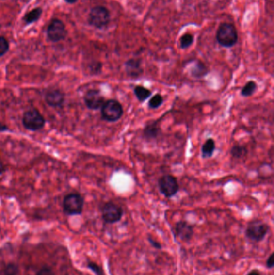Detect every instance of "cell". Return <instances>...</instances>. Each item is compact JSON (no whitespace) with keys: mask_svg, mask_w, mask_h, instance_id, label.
Segmentation results:
<instances>
[{"mask_svg":"<svg viewBox=\"0 0 274 275\" xmlns=\"http://www.w3.org/2000/svg\"><path fill=\"white\" fill-rule=\"evenodd\" d=\"M101 118L108 122H116L123 116L124 110L122 104L115 99L105 101L101 108Z\"/></svg>","mask_w":274,"mask_h":275,"instance_id":"6da1fadb","label":"cell"},{"mask_svg":"<svg viewBox=\"0 0 274 275\" xmlns=\"http://www.w3.org/2000/svg\"><path fill=\"white\" fill-rule=\"evenodd\" d=\"M216 40L223 47H233L238 40L237 29L231 24H221L216 33Z\"/></svg>","mask_w":274,"mask_h":275,"instance_id":"7a4b0ae2","label":"cell"},{"mask_svg":"<svg viewBox=\"0 0 274 275\" xmlns=\"http://www.w3.org/2000/svg\"><path fill=\"white\" fill-rule=\"evenodd\" d=\"M84 200L79 193H70L64 198L63 210L68 216H76L82 213Z\"/></svg>","mask_w":274,"mask_h":275,"instance_id":"3957f363","label":"cell"},{"mask_svg":"<svg viewBox=\"0 0 274 275\" xmlns=\"http://www.w3.org/2000/svg\"><path fill=\"white\" fill-rule=\"evenodd\" d=\"M22 122L25 129L30 131H38L43 129L45 126L44 116L36 109H30L25 111Z\"/></svg>","mask_w":274,"mask_h":275,"instance_id":"277c9868","label":"cell"},{"mask_svg":"<svg viewBox=\"0 0 274 275\" xmlns=\"http://www.w3.org/2000/svg\"><path fill=\"white\" fill-rule=\"evenodd\" d=\"M269 229V226L263 221L259 220L251 221L247 226L245 235L252 242L260 243L261 241L264 240L265 236L267 235Z\"/></svg>","mask_w":274,"mask_h":275,"instance_id":"5b68a950","label":"cell"},{"mask_svg":"<svg viewBox=\"0 0 274 275\" xmlns=\"http://www.w3.org/2000/svg\"><path fill=\"white\" fill-rule=\"evenodd\" d=\"M158 188L165 197L171 198L179 191L178 180L172 175L167 174L160 177L158 180Z\"/></svg>","mask_w":274,"mask_h":275,"instance_id":"8992f818","label":"cell"},{"mask_svg":"<svg viewBox=\"0 0 274 275\" xmlns=\"http://www.w3.org/2000/svg\"><path fill=\"white\" fill-rule=\"evenodd\" d=\"M110 21V14L106 7L97 6L91 10L89 13V23L96 29H103Z\"/></svg>","mask_w":274,"mask_h":275,"instance_id":"52a82bcc","label":"cell"},{"mask_svg":"<svg viewBox=\"0 0 274 275\" xmlns=\"http://www.w3.org/2000/svg\"><path fill=\"white\" fill-rule=\"evenodd\" d=\"M124 211L120 205L115 203L107 202L101 208V216L106 224H115L122 220Z\"/></svg>","mask_w":274,"mask_h":275,"instance_id":"ba28073f","label":"cell"},{"mask_svg":"<svg viewBox=\"0 0 274 275\" xmlns=\"http://www.w3.org/2000/svg\"><path fill=\"white\" fill-rule=\"evenodd\" d=\"M68 35L63 22L59 19H53L47 29V35L52 42H59L64 40Z\"/></svg>","mask_w":274,"mask_h":275,"instance_id":"9c48e42d","label":"cell"},{"mask_svg":"<svg viewBox=\"0 0 274 275\" xmlns=\"http://www.w3.org/2000/svg\"><path fill=\"white\" fill-rule=\"evenodd\" d=\"M84 101L87 108L92 111H97L101 108L105 103V97L98 90H89L85 93Z\"/></svg>","mask_w":274,"mask_h":275,"instance_id":"30bf717a","label":"cell"},{"mask_svg":"<svg viewBox=\"0 0 274 275\" xmlns=\"http://www.w3.org/2000/svg\"><path fill=\"white\" fill-rule=\"evenodd\" d=\"M175 232L176 237L182 242L188 243L194 235V227L188 221H180L176 223Z\"/></svg>","mask_w":274,"mask_h":275,"instance_id":"8fae6325","label":"cell"},{"mask_svg":"<svg viewBox=\"0 0 274 275\" xmlns=\"http://www.w3.org/2000/svg\"><path fill=\"white\" fill-rule=\"evenodd\" d=\"M45 100L49 106L59 108L62 107L65 101V95L60 90H51L45 94Z\"/></svg>","mask_w":274,"mask_h":275,"instance_id":"7c38bea8","label":"cell"},{"mask_svg":"<svg viewBox=\"0 0 274 275\" xmlns=\"http://www.w3.org/2000/svg\"><path fill=\"white\" fill-rule=\"evenodd\" d=\"M162 129L159 125V121H151L145 125L143 128V136L146 141L155 140L160 137Z\"/></svg>","mask_w":274,"mask_h":275,"instance_id":"4fadbf2b","label":"cell"},{"mask_svg":"<svg viewBox=\"0 0 274 275\" xmlns=\"http://www.w3.org/2000/svg\"><path fill=\"white\" fill-rule=\"evenodd\" d=\"M125 70L129 78H138L143 73L142 60L132 58L125 63Z\"/></svg>","mask_w":274,"mask_h":275,"instance_id":"5bb4252c","label":"cell"},{"mask_svg":"<svg viewBox=\"0 0 274 275\" xmlns=\"http://www.w3.org/2000/svg\"><path fill=\"white\" fill-rule=\"evenodd\" d=\"M191 76L194 79H201L206 77L209 70L205 64L201 61H197L193 67L191 68Z\"/></svg>","mask_w":274,"mask_h":275,"instance_id":"9a60e30c","label":"cell"},{"mask_svg":"<svg viewBox=\"0 0 274 275\" xmlns=\"http://www.w3.org/2000/svg\"><path fill=\"white\" fill-rule=\"evenodd\" d=\"M216 142L212 139H209L203 144L201 147V155L203 159L212 157L216 151Z\"/></svg>","mask_w":274,"mask_h":275,"instance_id":"2e32d148","label":"cell"},{"mask_svg":"<svg viewBox=\"0 0 274 275\" xmlns=\"http://www.w3.org/2000/svg\"><path fill=\"white\" fill-rule=\"evenodd\" d=\"M134 94L138 101L144 102L145 100L150 98L152 95V92L150 91L147 88L144 87L143 85H136L134 88Z\"/></svg>","mask_w":274,"mask_h":275,"instance_id":"e0dca14e","label":"cell"},{"mask_svg":"<svg viewBox=\"0 0 274 275\" xmlns=\"http://www.w3.org/2000/svg\"><path fill=\"white\" fill-rule=\"evenodd\" d=\"M42 15V9L40 7H36L35 9L32 10L27 13L24 17V20L26 24H31L37 21L40 19Z\"/></svg>","mask_w":274,"mask_h":275,"instance_id":"ac0fdd59","label":"cell"},{"mask_svg":"<svg viewBox=\"0 0 274 275\" xmlns=\"http://www.w3.org/2000/svg\"><path fill=\"white\" fill-rule=\"evenodd\" d=\"M257 90H258V84L254 81H249L244 85V87L242 88L241 95L244 97L253 96Z\"/></svg>","mask_w":274,"mask_h":275,"instance_id":"d6986e66","label":"cell"},{"mask_svg":"<svg viewBox=\"0 0 274 275\" xmlns=\"http://www.w3.org/2000/svg\"><path fill=\"white\" fill-rule=\"evenodd\" d=\"M230 153H231L232 157L241 160V159L246 157L247 155H248V149L244 146L237 144V145L232 146Z\"/></svg>","mask_w":274,"mask_h":275,"instance_id":"ffe728a7","label":"cell"},{"mask_svg":"<svg viewBox=\"0 0 274 275\" xmlns=\"http://www.w3.org/2000/svg\"><path fill=\"white\" fill-rule=\"evenodd\" d=\"M163 102H164L163 97L160 94H156L152 97H150V100L148 101V106L151 110H156L162 106Z\"/></svg>","mask_w":274,"mask_h":275,"instance_id":"44dd1931","label":"cell"},{"mask_svg":"<svg viewBox=\"0 0 274 275\" xmlns=\"http://www.w3.org/2000/svg\"><path fill=\"white\" fill-rule=\"evenodd\" d=\"M194 42V36L192 34L187 33L185 35H183L180 39V47L183 49H188L190 47L191 45Z\"/></svg>","mask_w":274,"mask_h":275,"instance_id":"7402d4cb","label":"cell"},{"mask_svg":"<svg viewBox=\"0 0 274 275\" xmlns=\"http://www.w3.org/2000/svg\"><path fill=\"white\" fill-rule=\"evenodd\" d=\"M87 267L93 271L96 275H105L103 270L101 266H98L97 264L95 263L94 261H89L87 264Z\"/></svg>","mask_w":274,"mask_h":275,"instance_id":"603a6c76","label":"cell"},{"mask_svg":"<svg viewBox=\"0 0 274 275\" xmlns=\"http://www.w3.org/2000/svg\"><path fill=\"white\" fill-rule=\"evenodd\" d=\"M9 50V43L6 38L0 36V57L6 54Z\"/></svg>","mask_w":274,"mask_h":275,"instance_id":"cb8c5ba5","label":"cell"},{"mask_svg":"<svg viewBox=\"0 0 274 275\" xmlns=\"http://www.w3.org/2000/svg\"><path fill=\"white\" fill-rule=\"evenodd\" d=\"M19 273V267L16 264L10 263L6 266L3 275H17Z\"/></svg>","mask_w":274,"mask_h":275,"instance_id":"d4e9b609","label":"cell"},{"mask_svg":"<svg viewBox=\"0 0 274 275\" xmlns=\"http://www.w3.org/2000/svg\"><path fill=\"white\" fill-rule=\"evenodd\" d=\"M90 69L91 72L94 74H99L101 73V69H102V64L101 62H94L90 65Z\"/></svg>","mask_w":274,"mask_h":275,"instance_id":"484cf974","label":"cell"},{"mask_svg":"<svg viewBox=\"0 0 274 275\" xmlns=\"http://www.w3.org/2000/svg\"><path fill=\"white\" fill-rule=\"evenodd\" d=\"M35 275H56L54 271H52V268H50L48 266H44L38 271Z\"/></svg>","mask_w":274,"mask_h":275,"instance_id":"4316f807","label":"cell"},{"mask_svg":"<svg viewBox=\"0 0 274 275\" xmlns=\"http://www.w3.org/2000/svg\"><path fill=\"white\" fill-rule=\"evenodd\" d=\"M274 253L270 254L269 258H268L267 260H266V262H265V266L268 269H272L274 266Z\"/></svg>","mask_w":274,"mask_h":275,"instance_id":"83f0119b","label":"cell"},{"mask_svg":"<svg viewBox=\"0 0 274 275\" xmlns=\"http://www.w3.org/2000/svg\"><path fill=\"white\" fill-rule=\"evenodd\" d=\"M148 241H149V243H150V244H151V245H152L154 248H155V249H162V245H161V244H160L159 242H157V241L154 240V239L150 238V237H149V238H148Z\"/></svg>","mask_w":274,"mask_h":275,"instance_id":"f1b7e54d","label":"cell"},{"mask_svg":"<svg viewBox=\"0 0 274 275\" xmlns=\"http://www.w3.org/2000/svg\"><path fill=\"white\" fill-rule=\"evenodd\" d=\"M6 172V167H5L4 163L2 162V160L0 159V176Z\"/></svg>","mask_w":274,"mask_h":275,"instance_id":"f546056e","label":"cell"},{"mask_svg":"<svg viewBox=\"0 0 274 275\" xmlns=\"http://www.w3.org/2000/svg\"><path fill=\"white\" fill-rule=\"evenodd\" d=\"M8 129H9V128H8L7 125H5L4 123L0 122V132L7 131Z\"/></svg>","mask_w":274,"mask_h":275,"instance_id":"4dcf8cb0","label":"cell"},{"mask_svg":"<svg viewBox=\"0 0 274 275\" xmlns=\"http://www.w3.org/2000/svg\"><path fill=\"white\" fill-rule=\"evenodd\" d=\"M247 275H260V272L259 271H257V270H253V271H251L249 273L247 274Z\"/></svg>","mask_w":274,"mask_h":275,"instance_id":"1f68e13d","label":"cell"},{"mask_svg":"<svg viewBox=\"0 0 274 275\" xmlns=\"http://www.w3.org/2000/svg\"><path fill=\"white\" fill-rule=\"evenodd\" d=\"M64 1L68 2V3H71V4H73V3H75V2H78V0H64Z\"/></svg>","mask_w":274,"mask_h":275,"instance_id":"d6a6232c","label":"cell"}]
</instances>
